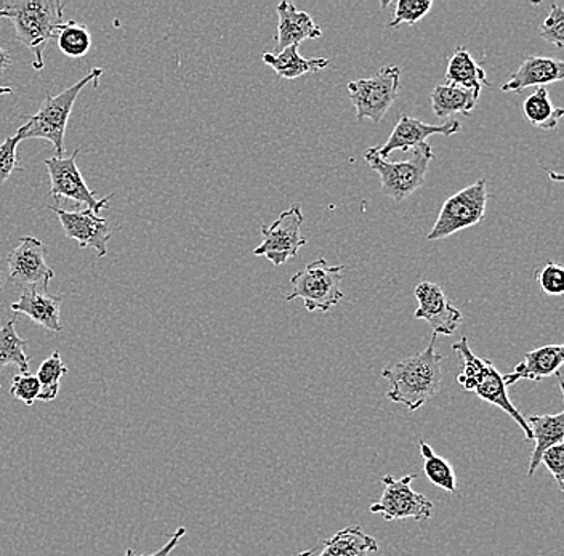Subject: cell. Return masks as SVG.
Here are the masks:
<instances>
[{
	"label": "cell",
	"mask_w": 564,
	"mask_h": 556,
	"mask_svg": "<svg viewBox=\"0 0 564 556\" xmlns=\"http://www.w3.org/2000/svg\"><path fill=\"white\" fill-rule=\"evenodd\" d=\"M436 337L438 336L433 334L429 347L421 353L383 368L382 378L390 383L388 400L403 404L411 413L421 410L426 401L440 393L443 383V355L436 351Z\"/></svg>",
	"instance_id": "6da1fadb"
},
{
	"label": "cell",
	"mask_w": 564,
	"mask_h": 556,
	"mask_svg": "<svg viewBox=\"0 0 564 556\" xmlns=\"http://www.w3.org/2000/svg\"><path fill=\"white\" fill-rule=\"evenodd\" d=\"M0 9L9 13L15 26L17 41L33 52L34 69L41 72L44 68L45 47L63 23L65 3L56 0H6L0 2Z\"/></svg>",
	"instance_id": "7a4b0ae2"
},
{
	"label": "cell",
	"mask_w": 564,
	"mask_h": 556,
	"mask_svg": "<svg viewBox=\"0 0 564 556\" xmlns=\"http://www.w3.org/2000/svg\"><path fill=\"white\" fill-rule=\"evenodd\" d=\"M104 69L94 68L79 83L70 86L69 89L63 90L62 94L52 97H45L44 105L35 112L34 116L28 118L26 124L18 129L17 135L23 140L42 139L53 144L56 157H63L65 154V133L68 127L70 111L80 91L86 89L88 84L94 83L98 87Z\"/></svg>",
	"instance_id": "3957f363"
},
{
	"label": "cell",
	"mask_w": 564,
	"mask_h": 556,
	"mask_svg": "<svg viewBox=\"0 0 564 556\" xmlns=\"http://www.w3.org/2000/svg\"><path fill=\"white\" fill-rule=\"evenodd\" d=\"M365 160L379 174L382 195L401 203L425 183L426 172L430 162L435 160V153L429 143H423L412 150L408 160L390 162L379 156L377 148H369L365 151Z\"/></svg>",
	"instance_id": "277c9868"
},
{
	"label": "cell",
	"mask_w": 564,
	"mask_h": 556,
	"mask_svg": "<svg viewBox=\"0 0 564 556\" xmlns=\"http://www.w3.org/2000/svg\"><path fill=\"white\" fill-rule=\"evenodd\" d=\"M344 270V265L330 266L324 259L308 263L291 277L292 292L285 301L302 298L308 312H329L344 298L340 291Z\"/></svg>",
	"instance_id": "5b68a950"
},
{
	"label": "cell",
	"mask_w": 564,
	"mask_h": 556,
	"mask_svg": "<svg viewBox=\"0 0 564 556\" xmlns=\"http://www.w3.org/2000/svg\"><path fill=\"white\" fill-rule=\"evenodd\" d=\"M486 207H488L486 179L479 178L474 185L467 186L446 199L426 239L440 241L456 235L457 231L481 224L485 220Z\"/></svg>",
	"instance_id": "8992f818"
},
{
	"label": "cell",
	"mask_w": 564,
	"mask_h": 556,
	"mask_svg": "<svg viewBox=\"0 0 564 556\" xmlns=\"http://www.w3.org/2000/svg\"><path fill=\"white\" fill-rule=\"evenodd\" d=\"M401 69L398 66H386L370 77L352 80L348 84V95L356 108L358 121L377 122L379 124L393 107L400 94Z\"/></svg>",
	"instance_id": "52a82bcc"
},
{
	"label": "cell",
	"mask_w": 564,
	"mask_h": 556,
	"mask_svg": "<svg viewBox=\"0 0 564 556\" xmlns=\"http://www.w3.org/2000/svg\"><path fill=\"white\" fill-rule=\"evenodd\" d=\"M415 478H417V475H405V477L397 480L391 475H386L382 478V498L370 505V513L380 515L386 521L408 519L425 521L432 519V501H429L426 495L412 489V481H415Z\"/></svg>",
	"instance_id": "ba28073f"
},
{
	"label": "cell",
	"mask_w": 564,
	"mask_h": 556,
	"mask_svg": "<svg viewBox=\"0 0 564 556\" xmlns=\"http://www.w3.org/2000/svg\"><path fill=\"white\" fill-rule=\"evenodd\" d=\"M80 148H77L68 157L53 156L51 160H45V167L51 175V195L56 200L68 199L84 204L88 210L100 216V210L108 209L109 200L115 198V195L97 199L77 167L76 160Z\"/></svg>",
	"instance_id": "9c48e42d"
},
{
	"label": "cell",
	"mask_w": 564,
	"mask_h": 556,
	"mask_svg": "<svg viewBox=\"0 0 564 556\" xmlns=\"http://www.w3.org/2000/svg\"><path fill=\"white\" fill-rule=\"evenodd\" d=\"M303 212L300 204H292L291 209L282 212L273 225L262 227V244L253 249V253L270 260L274 266H281L306 244V239L300 233L303 224Z\"/></svg>",
	"instance_id": "30bf717a"
},
{
	"label": "cell",
	"mask_w": 564,
	"mask_h": 556,
	"mask_svg": "<svg viewBox=\"0 0 564 556\" xmlns=\"http://www.w3.org/2000/svg\"><path fill=\"white\" fill-rule=\"evenodd\" d=\"M48 251L41 239L24 236L20 244L7 257L10 283L15 286H35L42 284L47 291L55 277V271L47 263Z\"/></svg>",
	"instance_id": "8fae6325"
},
{
	"label": "cell",
	"mask_w": 564,
	"mask_h": 556,
	"mask_svg": "<svg viewBox=\"0 0 564 556\" xmlns=\"http://www.w3.org/2000/svg\"><path fill=\"white\" fill-rule=\"evenodd\" d=\"M52 212L56 214L66 238L74 239L80 249H94L97 255L105 257L108 253V241L111 239V225L106 218L97 216L91 210H79V212H68L56 206H48Z\"/></svg>",
	"instance_id": "7c38bea8"
},
{
	"label": "cell",
	"mask_w": 564,
	"mask_h": 556,
	"mask_svg": "<svg viewBox=\"0 0 564 556\" xmlns=\"http://www.w3.org/2000/svg\"><path fill=\"white\" fill-rule=\"evenodd\" d=\"M415 298L419 302V308L414 313L415 319L429 323L435 336H451L456 332L464 316L449 304L438 284L423 281L415 287Z\"/></svg>",
	"instance_id": "4fadbf2b"
},
{
	"label": "cell",
	"mask_w": 564,
	"mask_h": 556,
	"mask_svg": "<svg viewBox=\"0 0 564 556\" xmlns=\"http://www.w3.org/2000/svg\"><path fill=\"white\" fill-rule=\"evenodd\" d=\"M460 130V124L457 121H449L443 126L425 124V122L419 121V119L411 118V116H401L400 122L394 126L393 132H391L390 139L387 140L383 146L377 148V153L382 160H388L394 151H408L414 150V148L421 146L426 143V139L432 135L453 137Z\"/></svg>",
	"instance_id": "5bb4252c"
},
{
	"label": "cell",
	"mask_w": 564,
	"mask_h": 556,
	"mask_svg": "<svg viewBox=\"0 0 564 556\" xmlns=\"http://www.w3.org/2000/svg\"><path fill=\"white\" fill-rule=\"evenodd\" d=\"M563 362V345H544V347L535 348L524 355L523 361L514 366L510 374L503 375V382H506L507 389L520 380L541 382V380L552 378L560 372Z\"/></svg>",
	"instance_id": "9a60e30c"
},
{
	"label": "cell",
	"mask_w": 564,
	"mask_h": 556,
	"mask_svg": "<svg viewBox=\"0 0 564 556\" xmlns=\"http://www.w3.org/2000/svg\"><path fill=\"white\" fill-rule=\"evenodd\" d=\"M278 19V36L276 48L271 52L273 55L280 54L284 48L292 45H300L306 39H319L323 36V30L313 21L308 12L297 10L292 2H281L276 9Z\"/></svg>",
	"instance_id": "2e32d148"
},
{
	"label": "cell",
	"mask_w": 564,
	"mask_h": 556,
	"mask_svg": "<svg viewBox=\"0 0 564 556\" xmlns=\"http://www.w3.org/2000/svg\"><path fill=\"white\" fill-rule=\"evenodd\" d=\"M564 79L562 59L549 56H528L520 68L511 74L509 83L503 84L502 91H523L529 87H545Z\"/></svg>",
	"instance_id": "e0dca14e"
},
{
	"label": "cell",
	"mask_w": 564,
	"mask_h": 556,
	"mask_svg": "<svg viewBox=\"0 0 564 556\" xmlns=\"http://www.w3.org/2000/svg\"><path fill=\"white\" fill-rule=\"evenodd\" d=\"M373 552H379L376 538L366 534L358 524H352L338 531L316 548L300 552L297 556H369Z\"/></svg>",
	"instance_id": "ac0fdd59"
},
{
	"label": "cell",
	"mask_w": 564,
	"mask_h": 556,
	"mask_svg": "<svg viewBox=\"0 0 564 556\" xmlns=\"http://www.w3.org/2000/svg\"><path fill=\"white\" fill-rule=\"evenodd\" d=\"M63 298L59 295H51L45 288L35 291L26 288L20 295V301L10 305L13 313L30 316L31 319L51 332H63V324L59 321V306Z\"/></svg>",
	"instance_id": "d6986e66"
},
{
	"label": "cell",
	"mask_w": 564,
	"mask_h": 556,
	"mask_svg": "<svg viewBox=\"0 0 564 556\" xmlns=\"http://www.w3.org/2000/svg\"><path fill=\"white\" fill-rule=\"evenodd\" d=\"M475 393L479 396V400L486 401V403L492 404V406L499 407L500 411L510 415L517 422L518 427L523 430L528 441H532V433L527 418L511 403L503 375L497 371L491 361L486 362L485 371H482L481 379L476 385Z\"/></svg>",
	"instance_id": "ffe728a7"
},
{
	"label": "cell",
	"mask_w": 564,
	"mask_h": 556,
	"mask_svg": "<svg viewBox=\"0 0 564 556\" xmlns=\"http://www.w3.org/2000/svg\"><path fill=\"white\" fill-rule=\"evenodd\" d=\"M527 422L531 428L532 441H535L528 468V477H532L541 466L545 450L564 443V413L562 411L558 414L532 415Z\"/></svg>",
	"instance_id": "44dd1931"
},
{
	"label": "cell",
	"mask_w": 564,
	"mask_h": 556,
	"mask_svg": "<svg viewBox=\"0 0 564 556\" xmlns=\"http://www.w3.org/2000/svg\"><path fill=\"white\" fill-rule=\"evenodd\" d=\"M446 84L474 91L479 98L485 86H491L485 69L475 62L467 47H457L447 63Z\"/></svg>",
	"instance_id": "7402d4cb"
},
{
	"label": "cell",
	"mask_w": 564,
	"mask_h": 556,
	"mask_svg": "<svg viewBox=\"0 0 564 556\" xmlns=\"http://www.w3.org/2000/svg\"><path fill=\"white\" fill-rule=\"evenodd\" d=\"M262 59L264 65L274 69V73L282 79H297L305 74L323 72L329 66V59L326 58H303L299 54V45L284 48L278 55L264 52Z\"/></svg>",
	"instance_id": "603a6c76"
},
{
	"label": "cell",
	"mask_w": 564,
	"mask_h": 556,
	"mask_svg": "<svg viewBox=\"0 0 564 556\" xmlns=\"http://www.w3.org/2000/svg\"><path fill=\"white\" fill-rule=\"evenodd\" d=\"M430 100H432V109L436 118H449L453 115H470L476 107L478 97L474 91L443 84L433 89Z\"/></svg>",
	"instance_id": "cb8c5ba5"
},
{
	"label": "cell",
	"mask_w": 564,
	"mask_h": 556,
	"mask_svg": "<svg viewBox=\"0 0 564 556\" xmlns=\"http://www.w3.org/2000/svg\"><path fill=\"white\" fill-rule=\"evenodd\" d=\"M523 116L529 124L538 129L553 130L562 121L564 109L553 107L549 90L545 87H538V90L524 100Z\"/></svg>",
	"instance_id": "d4e9b609"
},
{
	"label": "cell",
	"mask_w": 564,
	"mask_h": 556,
	"mask_svg": "<svg viewBox=\"0 0 564 556\" xmlns=\"http://www.w3.org/2000/svg\"><path fill=\"white\" fill-rule=\"evenodd\" d=\"M15 318L9 319L0 327V371L7 366H17L20 374H30V358L24 353L26 340L17 334Z\"/></svg>",
	"instance_id": "484cf974"
},
{
	"label": "cell",
	"mask_w": 564,
	"mask_h": 556,
	"mask_svg": "<svg viewBox=\"0 0 564 556\" xmlns=\"http://www.w3.org/2000/svg\"><path fill=\"white\" fill-rule=\"evenodd\" d=\"M419 448H421L423 457V471H425V477L429 478L430 483L449 492V494H454L457 491V478L449 460L438 456L432 449V446L423 439L419 441Z\"/></svg>",
	"instance_id": "4316f807"
},
{
	"label": "cell",
	"mask_w": 564,
	"mask_h": 556,
	"mask_svg": "<svg viewBox=\"0 0 564 556\" xmlns=\"http://www.w3.org/2000/svg\"><path fill=\"white\" fill-rule=\"evenodd\" d=\"M59 51L69 58H83L91 47V34L84 24L76 21L62 23L55 33Z\"/></svg>",
	"instance_id": "83f0119b"
},
{
	"label": "cell",
	"mask_w": 564,
	"mask_h": 556,
	"mask_svg": "<svg viewBox=\"0 0 564 556\" xmlns=\"http://www.w3.org/2000/svg\"><path fill=\"white\" fill-rule=\"evenodd\" d=\"M453 350L462 359V371L457 378L458 383L467 392H475L488 359L476 357L474 351H471L470 345H468V337L465 336L453 345Z\"/></svg>",
	"instance_id": "f1b7e54d"
},
{
	"label": "cell",
	"mask_w": 564,
	"mask_h": 556,
	"mask_svg": "<svg viewBox=\"0 0 564 556\" xmlns=\"http://www.w3.org/2000/svg\"><path fill=\"white\" fill-rule=\"evenodd\" d=\"M66 374H68V368L63 364L62 355L58 351H53L51 357L42 362L37 375H35L39 383H41V396H39V400L45 401V403L55 400L58 396L59 382H62L63 375Z\"/></svg>",
	"instance_id": "f546056e"
},
{
	"label": "cell",
	"mask_w": 564,
	"mask_h": 556,
	"mask_svg": "<svg viewBox=\"0 0 564 556\" xmlns=\"http://www.w3.org/2000/svg\"><path fill=\"white\" fill-rule=\"evenodd\" d=\"M432 0H398L397 12L390 26L398 28L403 23L417 24L432 10Z\"/></svg>",
	"instance_id": "4dcf8cb0"
},
{
	"label": "cell",
	"mask_w": 564,
	"mask_h": 556,
	"mask_svg": "<svg viewBox=\"0 0 564 556\" xmlns=\"http://www.w3.org/2000/svg\"><path fill=\"white\" fill-rule=\"evenodd\" d=\"M539 36L562 51L564 45V9L562 6L553 3L549 17L542 23Z\"/></svg>",
	"instance_id": "1f68e13d"
},
{
	"label": "cell",
	"mask_w": 564,
	"mask_h": 556,
	"mask_svg": "<svg viewBox=\"0 0 564 556\" xmlns=\"http://www.w3.org/2000/svg\"><path fill=\"white\" fill-rule=\"evenodd\" d=\"M535 281L546 295L560 297L564 292V269L558 263H545L542 269L535 271Z\"/></svg>",
	"instance_id": "d6a6232c"
},
{
	"label": "cell",
	"mask_w": 564,
	"mask_h": 556,
	"mask_svg": "<svg viewBox=\"0 0 564 556\" xmlns=\"http://www.w3.org/2000/svg\"><path fill=\"white\" fill-rule=\"evenodd\" d=\"M20 137L13 135L0 144V183L7 182L13 172L21 171V161L17 156V148L20 144Z\"/></svg>",
	"instance_id": "836d02e7"
},
{
	"label": "cell",
	"mask_w": 564,
	"mask_h": 556,
	"mask_svg": "<svg viewBox=\"0 0 564 556\" xmlns=\"http://www.w3.org/2000/svg\"><path fill=\"white\" fill-rule=\"evenodd\" d=\"M10 393L17 400L23 401L26 406H33L41 396V383L34 374H18L13 378Z\"/></svg>",
	"instance_id": "e575fe53"
},
{
	"label": "cell",
	"mask_w": 564,
	"mask_h": 556,
	"mask_svg": "<svg viewBox=\"0 0 564 556\" xmlns=\"http://www.w3.org/2000/svg\"><path fill=\"white\" fill-rule=\"evenodd\" d=\"M541 464L553 475L560 491H564V443L546 449L542 456Z\"/></svg>",
	"instance_id": "d590c367"
},
{
	"label": "cell",
	"mask_w": 564,
	"mask_h": 556,
	"mask_svg": "<svg viewBox=\"0 0 564 556\" xmlns=\"http://www.w3.org/2000/svg\"><path fill=\"white\" fill-rule=\"evenodd\" d=\"M186 534V527H178V530L175 531L174 534L171 536V541L167 542V544L164 545V547L159 548L158 552H154V554L150 555H140L137 554L135 550H132V548H129V550L126 552V556H169L172 554V552L175 550L176 545L180 544V541H182L183 536Z\"/></svg>",
	"instance_id": "8d00e7d4"
},
{
	"label": "cell",
	"mask_w": 564,
	"mask_h": 556,
	"mask_svg": "<svg viewBox=\"0 0 564 556\" xmlns=\"http://www.w3.org/2000/svg\"><path fill=\"white\" fill-rule=\"evenodd\" d=\"M10 66H12V58H10L9 52L0 47V74L6 73Z\"/></svg>",
	"instance_id": "74e56055"
},
{
	"label": "cell",
	"mask_w": 564,
	"mask_h": 556,
	"mask_svg": "<svg viewBox=\"0 0 564 556\" xmlns=\"http://www.w3.org/2000/svg\"><path fill=\"white\" fill-rule=\"evenodd\" d=\"M12 87H2L0 86V95H10L12 94Z\"/></svg>",
	"instance_id": "f35d334b"
},
{
	"label": "cell",
	"mask_w": 564,
	"mask_h": 556,
	"mask_svg": "<svg viewBox=\"0 0 564 556\" xmlns=\"http://www.w3.org/2000/svg\"><path fill=\"white\" fill-rule=\"evenodd\" d=\"M0 19H9V13L6 10L0 9Z\"/></svg>",
	"instance_id": "ab89813d"
},
{
	"label": "cell",
	"mask_w": 564,
	"mask_h": 556,
	"mask_svg": "<svg viewBox=\"0 0 564 556\" xmlns=\"http://www.w3.org/2000/svg\"><path fill=\"white\" fill-rule=\"evenodd\" d=\"M2 284H3V276H2V271H0V287H2Z\"/></svg>",
	"instance_id": "60d3db41"
}]
</instances>
